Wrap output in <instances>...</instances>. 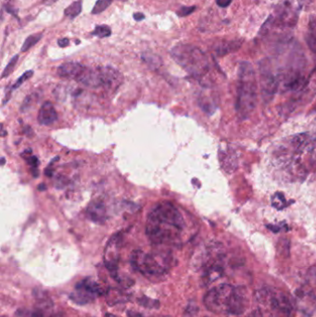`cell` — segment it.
Returning <instances> with one entry per match:
<instances>
[{
  "label": "cell",
  "mask_w": 316,
  "mask_h": 317,
  "mask_svg": "<svg viewBox=\"0 0 316 317\" xmlns=\"http://www.w3.org/2000/svg\"><path fill=\"white\" fill-rule=\"evenodd\" d=\"M112 3V0H98L95 4V6L92 10L93 14H100L105 10H107L110 5Z\"/></svg>",
  "instance_id": "24"
},
{
  "label": "cell",
  "mask_w": 316,
  "mask_h": 317,
  "mask_svg": "<svg viewBox=\"0 0 316 317\" xmlns=\"http://www.w3.org/2000/svg\"><path fill=\"white\" fill-rule=\"evenodd\" d=\"M69 43H70V40L68 38H62L58 41V44L60 48H65V46H69Z\"/></svg>",
  "instance_id": "35"
},
{
  "label": "cell",
  "mask_w": 316,
  "mask_h": 317,
  "mask_svg": "<svg viewBox=\"0 0 316 317\" xmlns=\"http://www.w3.org/2000/svg\"><path fill=\"white\" fill-rule=\"evenodd\" d=\"M186 222L180 210L171 202L158 203L146 219V233L154 245L177 246L181 243Z\"/></svg>",
  "instance_id": "1"
},
{
  "label": "cell",
  "mask_w": 316,
  "mask_h": 317,
  "mask_svg": "<svg viewBox=\"0 0 316 317\" xmlns=\"http://www.w3.org/2000/svg\"><path fill=\"white\" fill-rule=\"evenodd\" d=\"M134 269L148 278H158L168 273L172 266V257L169 254H146L136 250L131 256Z\"/></svg>",
  "instance_id": "4"
},
{
  "label": "cell",
  "mask_w": 316,
  "mask_h": 317,
  "mask_svg": "<svg viewBox=\"0 0 316 317\" xmlns=\"http://www.w3.org/2000/svg\"><path fill=\"white\" fill-rule=\"evenodd\" d=\"M86 216L92 222L103 224L107 219V210L104 202L100 200H96L89 203L86 209Z\"/></svg>",
  "instance_id": "13"
},
{
  "label": "cell",
  "mask_w": 316,
  "mask_h": 317,
  "mask_svg": "<svg viewBox=\"0 0 316 317\" xmlns=\"http://www.w3.org/2000/svg\"><path fill=\"white\" fill-rule=\"evenodd\" d=\"M222 166L226 168V171L233 172L238 167V162L234 156V153L232 150H224L221 152L220 156Z\"/></svg>",
  "instance_id": "18"
},
{
  "label": "cell",
  "mask_w": 316,
  "mask_h": 317,
  "mask_svg": "<svg viewBox=\"0 0 316 317\" xmlns=\"http://www.w3.org/2000/svg\"><path fill=\"white\" fill-rule=\"evenodd\" d=\"M4 164H5V158H2V162H1V164L4 165Z\"/></svg>",
  "instance_id": "40"
},
{
  "label": "cell",
  "mask_w": 316,
  "mask_h": 317,
  "mask_svg": "<svg viewBox=\"0 0 316 317\" xmlns=\"http://www.w3.org/2000/svg\"><path fill=\"white\" fill-rule=\"evenodd\" d=\"M122 244V236L120 233H116L108 241L106 248L104 250V264L112 276V278L118 282H122V278L118 274V266L120 260V248Z\"/></svg>",
  "instance_id": "11"
},
{
  "label": "cell",
  "mask_w": 316,
  "mask_h": 317,
  "mask_svg": "<svg viewBox=\"0 0 316 317\" xmlns=\"http://www.w3.org/2000/svg\"><path fill=\"white\" fill-rule=\"evenodd\" d=\"M255 300L264 310L276 312L286 316H290L293 311V304L290 297L278 290L262 288L255 293Z\"/></svg>",
  "instance_id": "6"
},
{
  "label": "cell",
  "mask_w": 316,
  "mask_h": 317,
  "mask_svg": "<svg viewBox=\"0 0 316 317\" xmlns=\"http://www.w3.org/2000/svg\"><path fill=\"white\" fill-rule=\"evenodd\" d=\"M106 298L108 304L115 305L127 300V295L118 290H110L106 292Z\"/></svg>",
  "instance_id": "20"
},
{
  "label": "cell",
  "mask_w": 316,
  "mask_h": 317,
  "mask_svg": "<svg viewBox=\"0 0 316 317\" xmlns=\"http://www.w3.org/2000/svg\"><path fill=\"white\" fill-rule=\"evenodd\" d=\"M141 58L152 70H157L162 65V62L160 58L158 57V55L153 54L150 52L143 53L141 55Z\"/></svg>",
  "instance_id": "19"
},
{
  "label": "cell",
  "mask_w": 316,
  "mask_h": 317,
  "mask_svg": "<svg viewBox=\"0 0 316 317\" xmlns=\"http://www.w3.org/2000/svg\"><path fill=\"white\" fill-rule=\"evenodd\" d=\"M58 0H43V3H44L46 5H52L54 3H56Z\"/></svg>",
  "instance_id": "38"
},
{
  "label": "cell",
  "mask_w": 316,
  "mask_h": 317,
  "mask_svg": "<svg viewBox=\"0 0 316 317\" xmlns=\"http://www.w3.org/2000/svg\"><path fill=\"white\" fill-rule=\"evenodd\" d=\"M42 36H43L42 32L36 34H32V36H28L26 41H24V44H22L20 50L22 51V52H26L28 50H30L34 44L40 41V39L42 38Z\"/></svg>",
  "instance_id": "22"
},
{
  "label": "cell",
  "mask_w": 316,
  "mask_h": 317,
  "mask_svg": "<svg viewBox=\"0 0 316 317\" xmlns=\"http://www.w3.org/2000/svg\"><path fill=\"white\" fill-rule=\"evenodd\" d=\"M26 160H27V162L31 165L32 168H38V158H36V157H34V156H31V157H30V156H29Z\"/></svg>",
  "instance_id": "33"
},
{
  "label": "cell",
  "mask_w": 316,
  "mask_h": 317,
  "mask_svg": "<svg viewBox=\"0 0 316 317\" xmlns=\"http://www.w3.org/2000/svg\"><path fill=\"white\" fill-rule=\"evenodd\" d=\"M286 203V198L282 193H276L272 197V206L278 210L284 209Z\"/></svg>",
  "instance_id": "23"
},
{
  "label": "cell",
  "mask_w": 316,
  "mask_h": 317,
  "mask_svg": "<svg viewBox=\"0 0 316 317\" xmlns=\"http://www.w3.org/2000/svg\"><path fill=\"white\" fill-rule=\"evenodd\" d=\"M232 3V0H216V4L221 8H228Z\"/></svg>",
  "instance_id": "34"
},
{
  "label": "cell",
  "mask_w": 316,
  "mask_h": 317,
  "mask_svg": "<svg viewBox=\"0 0 316 317\" xmlns=\"http://www.w3.org/2000/svg\"><path fill=\"white\" fill-rule=\"evenodd\" d=\"M92 34L96 36L98 38H108L112 34V30L110 28L107 26H96L94 30V32H92Z\"/></svg>",
  "instance_id": "25"
},
{
  "label": "cell",
  "mask_w": 316,
  "mask_h": 317,
  "mask_svg": "<svg viewBox=\"0 0 316 317\" xmlns=\"http://www.w3.org/2000/svg\"><path fill=\"white\" fill-rule=\"evenodd\" d=\"M38 188H39V190H46V186H44V184H40V186H38Z\"/></svg>",
  "instance_id": "39"
},
{
  "label": "cell",
  "mask_w": 316,
  "mask_h": 317,
  "mask_svg": "<svg viewBox=\"0 0 316 317\" xmlns=\"http://www.w3.org/2000/svg\"><path fill=\"white\" fill-rule=\"evenodd\" d=\"M18 314L20 317H44L40 310H20Z\"/></svg>",
  "instance_id": "29"
},
{
  "label": "cell",
  "mask_w": 316,
  "mask_h": 317,
  "mask_svg": "<svg viewBox=\"0 0 316 317\" xmlns=\"http://www.w3.org/2000/svg\"><path fill=\"white\" fill-rule=\"evenodd\" d=\"M32 74H34V72H32V70H27V72H26L16 81V82L13 84L12 90L19 88L20 86L24 82H26L28 79H30V78L32 76Z\"/></svg>",
  "instance_id": "28"
},
{
  "label": "cell",
  "mask_w": 316,
  "mask_h": 317,
  "mask_svg": "<svg viewBox=\"0 0 316 317\" xmlns=\"http://www.w3.org/2000/svg\"><path fill=\"white\" fill-rule=\"evenodd\" d=\"M258 100V82L252 65L242 62L238 70V96L236 108L242 119L252 114Z\"/></svg>",
  "instance_id": "2"
},
{
  "label": "cell",
  "mask_w": 316,
  "mask_h": 317,
  "mask_svg": "<svg viewBox=\"0 0 316 317\" xmlns=\"http://www.w3.org/2000/svg\"><path fill=\"white\" fill-rule=\"evenodd\" d=\"M84 68V66L78 62H66L58 68V74L62 78L76 81Z\"/></svg>",
  "instance_id": "16"
},
{
  "label": "cell",
  "mask_w": 316,
  "mask_h": 317,
  "mask_svg": "<svg viewBox=\"0 0 316 317\" xmlns=\"http://www.w3.org/2000/svg\"><path fill=\"white\" fill-rule=\"evenodd\" d=\"M106 317H117V316H112V314H107V316Z\"/></svg>",
  "instance_id": "41"
},
{
  "label": "cell",
  "mask_w": 316,
  "mask_h": 317,
  "mask_svg": "<svg viewBox=\"0 0 316 317\" xmlns=\"http://www.w3.org/2000/svg\"><path fill=\"white\" fill-rule=\"evenodd\" d=\"M104 293V288L100 283L93 279L86 278L76 284L70 297L77 304L84 305L94 302Z\"/></svg>",
  "instance_id": "9"
},
{
  "label": "cell",
  "mask_w": 316,
  "mask_h": 317,
  "mask_svg": "<svg viewBox=\"0 0 316 317\" xmlns=\"http://www.w3.org/2000/svg\"><path fill=\"white\" fill-rule=\"evenodd\" d=\"M306 43L308 44V48H310V50L316 54V34L312 32H309L306 36H305Z\"/></svg>",
  "instance_id": "27"
},
{
  "label": "cell",
  "mask_w": 316,
  "mask_h": 317,
  "mask_svg": "<svg viewBox=\"0 0 316 317\" xmlns=\"http://www.w3.org/2000/svg\"><path fill=\"white\" fill-rule=\"evenodd\" d=\"M134 19L136 20V22H140V20L145 19V15H144L143 13H134Z\"/></svg>",
  "instance_id": "36"
},
{
  "label": "cell",
  "mask_w": 316,
  "mask_h": 317,
  "mask_svg": "<svg viewBox=\"0 0 316 317\" xmlns=\"http://www.w3.org/2000/svg\"><path fill=\"white\" fill-rule=\"evenodd\" d=\"M81 12H82V1L78 0L74 2L72 4H70V6L64 10V14L70 19H74L77 17Z\"/></svg>",
  "instance_id": "21"
},
{
  "label": "cell",
  "mask_w": 316,
  "mask_h": 317,
  "mask_svg": "<svg viewBox=\"0 0 316 317\" xmlns=\"http://www.w3.org/2000/svg\"><path fill=\"white\" fill-rule=\"evenodd\" d=\"M309 29L310 32L316 34V15L310 16V20H309Z\"/></svg>",
  "instance_id": "32"
},
{
  "label": "cell",
  "mask_w": 316,
  "mask_h": 317,
  "mask_svg": "<svg viewBox=\"0 0 316 317\" xmlns=\"http://www.w3.org/2000/svg\"><path fill=\"white\" fill-rule=\"evenodd\" d=\"M246 317H262V316L259 310H257V311L253 312L248 316Z\"/></svg>",
  "instance_id": "37"
},
{
  "label": "cell",
  "mask_w": 316,
  "mask_h": 317,
  "mask_svg": "<svg viewBox=\"0 0 316 317\" xmlns=\"http://www.w3.org/2000/svg\"><path fill=\"white\" fill-rule=\"evenodd\" d=\"M171 56L178 65L193 77L202 78L210 70L209 58L193 44H177L172 48Z\"/></svg>",
  "instance_id": "3"
},
{
  "label": "cell",
  "mask_w": 316,
  "mask_h": 317,
  "mask_svg": "<svg viewBox=\"0 0 316 317\" xmlns=\"http://www.w3.org/2000/svg\"><path fill=\"white\" fill-rule=\"evenodd\" d=\"M124 77L120 72L110 66L89 68L84 66L76 81L89 88H117L122 82Z\"/></svg>",
  "instance_id": "5"
},
{
  "label": "cell",
  "mask_w": 316,
  "mask_h": 317,
  "mask_svg": "<svg viewBox=\"0 0 316 317\" xmlns=\"http://www.w3.org/2000/svg\"><path fill=\"white\" fill-rule=\"evenodd\" d=\"M18 60H19V55H16L10 60V62L6 65L5 70H3V74H2V78H5L8 77L12 72L16 64L18 62Z\"/></svg>",
  "instance_id": "26"
},
{
  "label": "cell",
  "mask_w": 316,
  "mask_h": 317,
  "mask_svg": "<svg viewBox=\"0 0 316 317\" xmlns=\"http://www.w3.org/2000/svg\"><path fill=\"white\" fill-rule=\"evenodd\" d=\"M250 305L248 292L245 286H236L234 288L233 302L229 310V314L240 316L246 311Z\"/></svg>",
  "instance_id": "12"
},
{
  "label": "cell",
  "mask_w": 316,
  "mask_h": 317,
  "mask_svg": "<svg viewBox=\"0 0 316 317\" xmlns=\"http://www.w3.org/2000/svg\"><path fill=\"white\" fill-rule=\"evenodd\" d=\"M224 267L222 266V260H218L203 268L202 283L204 286H208L217 279L221 278L224 276Z\"/></svg>",
  "instance_id": "14"
},
{
  "label": "cell",
  "mask_w": 316,
  "mask_h": 317,
  "mask_svg": "<svg viewBox=\"0 0 316 317\" xmlns=\"http://www.w3.org/2000/svg\"><path fill=\"white\" fill-rule=\"evenodd\" d=\"M242 40H232V41H228L224 44H220L217 46V48H215V52L218 56H224L228 53L234 52V51L238 50L242 46Z\"/></svg>",
  "instance_id": "17"
},
{
  "label": "cell",
  "mask_w": 316,
  "mask_h": 317,
  "mask_svg": "<svg viewBox=\"0 0 316 317\" xmlns=\"http://www.w3.org/2000/svg\"><path fill=\"white\" fill-rule=\"evenodd\" d=\"M259 70L260 86L262 100L266 102H270L278 91V77L274 74L272 65L268 60L260 62Z\"/></svg>",
  "instance_id": "10"
},
{
  "label": "cell",
  "mask_w": 316,
  "mask_h": 317,
  "mask_svg": "<svg viewBox=\"0 0 316 317\" xmlns=\"http://www.w3.org/2000/svg\"><path fill=\"white\" fill-rule=\"evenodd\" d=\"M300 6H296L290 0L283 1L274 8V13L270 16L272 24L281 29H292L297 24Z\"/></svg>",
  "instance_id": "8"
},
{
  "label": "cell",
  "mask_w": 316,
  "mask_h": 317,
  "mask_svg": "<svg viewBox=\"0 0 316 317\" xmlns=\"http://www.w3.org/2000/svg\"><path fill=\"white\" fill-rule=\"evenodd\" d=\"M234 288L229 284H220L210 288L203 298L204 306L214 314H229L234 297Z\"/></svg>",
  "instance_id": "7"
},
{
  "label": "cell",
  "mask_w": 316,
  "mask_h": 317,
  "mask_svg": "<svg viewBox=\"0 0 316 317\" xmlns=\"http://www.w3.org/2000/svg\"><path fill=\"white\" fill-rule=\"evenodd\" d=\"M196 10V6H182L179 10H177V15L179 17H186L188 16L191 13L194 12Z\"/></svg>",
  "instance_id": "31"
},
{
  "label": "cell",
  "mask_w": 316,
  "mask_h": 317,
  "mask_svg": "<svg viewBox=\"0 0 316 317\" xmlns=\"http://www.w3.org/2000/svg\"><path fill=\"white\" fill-rule=\"evenodd\" d=\"M138 302H140V305L144 306L146 308H158V305H160L157 300H154L146 298V297L140 298Z\"/></svg>",
  "instance_id": "30"
},
{
  "label": "cell",
  "mask_w": 316,
  "mask_h": 317,
  "mask_svg": "<svg viewBox=\"0 0 316 317\" xmlns=\"http://www.w3.org/2000/svg\"><path fill=\"white\" fill-rule=\"evenodd\" d=\"M38 122L42 126H50L58 120V114L55 107L50 102H44L39 110Z\"/></svg>",
  "instance_id": "15"
}]
</instances>
